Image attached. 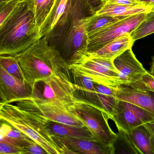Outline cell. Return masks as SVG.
I'll list each match as a JSON object with an SVG mask.
<instances>
[{
  "label": "cell",
  "mask_w": 154,
  "mask_h": 154,
  "mask_svg": "<svg viewBox=\"0 0 154 154\" xmlns=\"http://www.w3.org/2000/svg\"><path fill=\"white\" fill-rule=\"evenodd\" d=\"M40 38L31 0L20 2L0 25V55L16 56Z\"/></svg>",
  "instance_id": "obj_1"
},
{
  "label": "cell",
  "mask_w": 154,
  "mask_h": 154,
  "mask_svg": "<svg viewBox=\"0 0 154 154\" xmlns=\"http://www.w3.org/2000/svg\"><path fill=\"white\" fill-rule=\"evenodd\" d=\"M15 57L25 81L32 85L57 74L70 72L68 64L46 36Z\"/></svg>",
  "instance_id": "obj_2"
},
{
  "label": "cell",
  "mask_w": 154,
  "mask_h": 154,
  "mask_svg": "<svg viewBox=\"0 0 154 154\" xmlns=\"http://www.w3.org/2000/svg\"><path fill=\"white\" fill-rule=\"evenodd\" d=\"M0 119L23 132L49 154H61L50 134L47 119L24 110L12 103H0Z\"/></svg>",
  "instance_id": "obj_3"
},
{
  "label": "cell",
  "mask_w": 154,
  "mask_h": 154,
  "mask_svg": "<svg viewBox=\"0 0 154 154\" xmlns=\"http://www.w3.org/2000/svg\"><path fill=\"white\" fill-rule=\"evenodd\" d=\"M69 69L71 73L88 76L96 82L112 88L123 85L113 60L94 56L87 51L76 54Z\"/></svg>",
  "instance_id": "obj_4"
},
{
  "label": "cell",
  "mask_w": 154,
  "mask_h": 154,
  "mask_svg": "<svg viewBox=\"0 0 154 154\" xmlns=\"http://www.w3.org/2000/svg\"><path fill=\"white\" fill-rule=\"evenodd\" d=\"M71 75L75 89V97L103 110L111 119L119 100L115 88L96 82L85 75Z\"/></svg>",
  "instance_id": "obj_5"
},
{
  "label": "cell",
  "mask_w": 154,
  "mask_h": 154,
  "mask_svg": "<svg viewBox=\"0 0 154 154\" xmlns=\"http://www.w3.org/2000/svg\"><path fill=\"white\" fill-rule=\"evenodd\" d=\"M68 110L85 123L95 140L106 145H113L117 135L110 127L108 122L109 118L105 112L78 99L68 106Z\"/></svg>",
  "instance_id": "obj_6"
},
{
  "label": "cell",
  "mask_w": 154,
  "mask_h": 154,
  "mask_svg": "<svg viewBox=\"0 0 154 154\" xmlns=\"http://www.w3.org/2000/svg\"><path fill=\"white\" fill-rule=\"evenodd\" d=\"M32 89L31 97L55 103L67 109L76 100L71 72L57 74L36 82L32 85Z\"/></svg>",
  "instance_id": "obj_7"
},
{
  "label": "cell",
  "mask_w": 154,
  "mask_h": 154,
  "mask_svg": "<svg viewBox=\"0 0 154 154\" xmlns=\"http://www.w3.org/2000/svg\"><path fill=\"white\" fill-rule=\"evenodd\" d=\"M12 103L22 109L52 121L76 127L86 126L65 107L55 103L31 97L17 100Z\"/></svg>",
  "instance_id": "obj_8"
},
{
  "label": "cell",
  "mask_w": 154,
  "mask_h": 154,
  "mask_svg": "<svg viewBox=\"0 0 154 154\" xmlns=\"http://www.w3.org/2000/svg\"><path fill=\"white\" fill-rule=\"evenodd\" d=\"M147 13L126 17L88 35L87 51L94 53L115 39L130 34L145 19Z\"/></svg>",
  "instance_id": "obj_9"
},
{
  "label": "cell",
  "mask_w": 154,
  "mask_h": 154,
  "mask_svg": "<svg viewBox=\"0 0 154 154\" xmlns=\"http://www.w3.org/2000/svg\"><path fill=\"white\" fill-rule=\"evenodd\" d=\"M89 18L78 20L57 42L53 45L68 64L72 63L79 52L87 51L88 35L86 25Z\"/></svg>",
  "instance_id": "obj_10"
},
{
  "label": "cell",
  "mask_w": 154,
  "mask_h": 154,
  "mask_svg": "<svg viewBox=\"0 0 154 154\" xmlns=\"http://www.w3.org/2000/svg\"><path fill=\"white\" fill-rule=\"evenodd\" d=\"M94 14L87 0H68L64 13L53 30L46 36L48 42L56 43L78 20Z\"/></svg>",
  "instance_id": "obj_11"
},
{
  "label": "cell",
  "mask_w": 154,
  "mask_h": 154,
  "mask_svg": "<svg viewBox=\"0 0 154 154\" xmlns=\"http://www.w3.org/2000/svg\"><path fill=\"white\" fill-rule=\"evenodd\" d=\"M111 120L118 130L128 133L133 129L154 120V116L142 108L119 100Z\"/></svg>",
  "instance_id": "obj_12"
},
{
  "label": "cell",
  "mask_w": 154,
  "mask_h": 154,
  "mask_svg": "<svg viewBox=\"0 0 154 154\" xmlns=\"http://www.w3.org/2000/svg\"><path fill=\"white\" fill-rule=\"evenodd\" d=\"M32 85L9 74L0 65V103H12L31 97Z\"/></svg>",
  "instance_id": "obj_13"
},
{
  "label": "cell",
  "mask_w": 154,
  "mask_h": 154,
  "mask_svg": "<svg viewBox=\"0 0 154 154\" xmlns=\"http://www.w3.org/2000/svg\"><path fill=\"white\" fill-rule=\"evenodd\" d=\"M113 63L123 85L140 81L148 72L137 60L131 48L113 59Z\"/></svg>",
  "instance_id": "obj_14"
},
{
  "label": "cell",
  "mask_w": 154,
  "mask_h": 154,
  "mask_svg": "<svg viewBox=\"0 0 154 154\" xmlns=\"http://www.w3.org/2000/svg\"><path fill=\"white\" fill-rule=\"evenodd\" d=\"M52 137L55 142L63 144L76 154H115L113 145H106L94 140L55 136Z\"/></svg>",
  "instance_id": "obj_15"
},
{
  "label": "cell",
  "mask_w": 154,
  "mask_h": 154,
  "mask_svg": "<svg viewBox=\"0 0 154 154\" xmlns=\"http://www.w3.org/2000/svg\"><path fill=\"white\" fill-rule=\"evenodd\" d=\"M116 96L119 100L133 103L154 116V92L139 90L123 85L115 88Z\"/></svg>",
  "instance_id": "obj_16"
},
{
  "label": "cell",
  "mask_w": 154,
  "mask_h": 154,
  "mask_svg": "<svg viewBox=\"0 0 154 154\" xmlns=\"http://www.w3.org/2000/svg\"><path fill=\"white\" fill-rule=\"evenodd\" d=\"M47 126L52 136L95 140L86 126L80 127L66 125L48 120Z\"/></svg>",
  "instance_id": "obj_17"
},
{
  "label": "cell",
  "mask_w": 154,
  "mask_h": 154,
  "mask_svg": "<svg viewBox=\"0 0 154 154\" xmlns=\"http://www.w3.org/2000/svg\"><path fill=\"white\" fill-rule=\"evenodd\" d=\"M134 43L130 34H126L110 42L96 52L90 53L94 56L113 60L127 49L132 48Z\"/></svg>",
  "instance_id": "obj_18"
},
{
  "label": "cell",
  "mask_w": 154,
  "mask_h": 154,
  "mask_svg": "<svg viewBox=\"0 0 154 154\" xmlns=\"http://www.w3.org/2000/svg\"><path fill=\"white\" fill-rule=\"evenodd\" d=\"M150 11V7L145 5L124 6L103 4L95 14H105L115 17H129L148 13Z\"/></svg>",
  "instance_id": "obj_19"
},
{
  "label": "cell",
  "mask_w": 154,
  "mask_h": 154,
  "mask_svg": "<svg viewBox=\"0 0 154 154\" xmlns=\"http://www.w3.org/2000/svg\"><path fill=\"white\" fill-rule=\"evenodd\" d=\"M56 2L57 0H31L39 35L45 26Z\"/></svg>",
  "instance_id": "obj_20"
},
{
  "label": "cell",
  "mask_w": 154,
  "mask_h": 154,
  "mask_svg": "<svg viewBox=\"0 0 154 154\" xmlns=\"http://www.w3.org/2000/svg\"><path fill=\"white\" fill-rule=\"evenodd\" d=\"M141 154H154L150 141V135L144 125L139 126L127 133Z\"/></svg>",
  "instance_id": "obj_21"
},
{
  "label": "cell",
  "mask_w": 154,
  "mask_h": 154,
  "mask_svg": "<svg viewBox=\"0 0 154 154\" xmlns=\"http://www.w3.org/2000/svg\"><path fill=\"white\" fill-rule=\"evenodd\" d=\"M128 17H115L105 14H94L89 18L86 25L87 35L100 30Z\"/></svg>",
  "instance_id": "obj_22"
},
{
  "label": "cell",
  "mask_w": 154,
  "mask_h": 154,
  "mask_svg": "<svg viewBox=\"0 0 154 154\" xmlns=\"http://www.w3.org/2000/svg\"><path fill=\"white\" fill-rule=\"evenodd\" d=\"M154 33V11L147 13L145 19L130 34L133 42Z\"/></svg>",
  "instance_id": "obj_23"
},
{
  "label": "cell",
  "mask_w": 154,
  "mask_h": 154,
  "mask_svg": "<svg viewBox=\"0 0 154 154\" xmlns=\"http://www.w3.org/2000/svg\"><path fill=\"white\" fill-rule=\"evenodd\" d=\"M0 65L11 75L19 79L25 80L21 68L15 57L0 55Z\"/></svg>",
  "instance_id": "obj_24"
},
{
  "label": "cell",
  "mask_w": 154,
  "mask_h": 154,
  "mask_svg": "<svg viewBox=\"0 0 154 154\" xmlns=\"http://www.w3.org/2000/svg\"><path fill=\"white\" fill-rule=\"evenodd\" d=\"M0 133V135L7 136L12 138L17 139L28 142L34 141L23 132L3 121H1Z\"/></svg>",
  "instance_id": "obj_25"
},
{
  "label": "cell",
  "mask_w": 154,
  "mask_h": 154,
  "mask_svg": "<svg viewBox=\"0 0 154 154\" xmlns=\"http://www.w3.org/2000/svg\"><path fill=\"white\" fill-rule=\"evenodd\" d=\"M128 86L139 90L150 91L154 92V76L148 72L142 76L140 81Z\"/></svg>",
  "instance_id": "obj_26"
},
{
  "label": "cell",
  "mask_w": 154,
  "mask_h": 154,
  "mask_svg": "<svg viewBox=\"0 0 154 154\" xmlns=\"http://www.w3.org/2000/svg\"><path fill=\"white\" fill-rule=\"evenodd\" d=\"M68 1V0H61L56 10L55 11L53 15L51 21H50V24H49L47 31L46 35V36L51 31L53 30L54 28L56 26L57 24L58 23L59 20L60 19L65 11Z\"/></svg>",
  "instance_id": "obj_27"
},
{
  "label": "cell",
  "mask_w": 154,
  "mask_h": 154,
  "mask_svg": "<svg viewBox=\"0 0 154 154\" xmlns=\"http://www.w3.org/2000/svg\"><path fill=\"white\" fill-rule=\"evenodd\" d=\"M20 2L14 1L0 4V25L12 14Z\"/></svg>",
  "instance_id": "obj_28"
},
{
  "label": "cell",
  "mask_w": 154,
  "mask_h": 154,
  "mask_svg": "<svg viewBox=\"0 0 154 154\" xmlns=\"http://www.w3.org/2000/svg\"><path fill=\"white\" fill-rule=\"evenodd\" d=\"M0 142H5L8 143L10 145H13L15 146L18 147L20 148L23 149L24 148L27 146L33 143V142H28V141H24V140H20L17 139L12 138L9 137L7 136H3V135H0Z\"/></svg>",
  "instance_id": "obj_29"
},
{
  "label": "cell",
  "mask_w": 154,
  "mask_h": 154,
  "mask_svg": "<svg viewBox=\"0 0 154 154\" xmlns=\"http://www.w3.org/2000/svg\"><path fill=\"white\" fill-rule=\"evenodd\" d=\"M1 154H23V149L5 142H0Z\"/></svg>",
  "instance_id": "obj_30"
},
{
  "label": "cell",
  "mask_w": 154,
  "mask_h": 154,
  "mask_svg": "<svg viewBox=\"0 0 154 154\" xmlns=\"http://www.w3.org/2000/svg\"><path fill=\"white\" fill-rule=\"evenodd\" d=\"M101 1L103 5L107 4V5H124V6L144 5V4L140 3L137 0H101Z\"/></svg>",
  "instance_id": "obj_31"
},
{
  "label": "cell",
  "mask_w": 154,
  "mask_h": 154,
  "mask_svg": "<svg viewBox=\"0 0 154 154\" xmlns=\"http://www.w3.org/2000/svg\"><path fill=\"white\" fill-rule=\"evenodd\" d=\"M48 154L41 146L36 142H34L27 146L23 149V154Z\"/></svg>",
  "instance_id": "obj_32"
},
{
  "label": "cell",
  "mask_w": 154,
  "mask_h": 154,
  "mask_svg": "<svg viewBox=\"0 0 154 154\" xmlns=\"http://www.w3.org/2000/svg\"><path fill=\"white\" fill-rule=\"evenodd\" d=\"M150 135V141L152 150L154 153V120L144 124Z\"/></svg>",
  "instance_id": "obj_33"
},
{
  "label": "cell",
  "mask_w": 154,
  "mask_h": 154,
  "mask_svg": "<svg viewBox=\"0 0 154 154\" xmlns=\"http://www.w3.org/2000/svg\"><path fill=\"white\" fill-rule=\"evenodd\" d=\"M60 1H61V0H57L56 3L55 5V7L54 8V10H53V12H52V14H51V16H50V17H49V19H48V21L45 26L44 28L43 31L40 33V37H43L45 36L46 35L47 31L48 28V26H49V24H50V21H51V19H52V17H53V15H54L56 10L57 8L58 5H59Z\"/></svg>",
  "instance_id": "obj_34"
},
{
  "label": "cell",
  "mask_w": 154,
  "mask_h": 154,
  "mask_svg": "<svg viewBox=\"0 0 154 154\" xmlns=\"http://www.w3.org/2000/svg\"><path fill=\"white\" fill-rule=\"evenodd\" d=\"M87 1L91 8L94 13L99 10L103 5L101 0H87Z\"/></svg>",
  "instance_id": "obj_35"
},
{
  "label": "cell",
  "mask_w": 154,
  "mask_h": 154,
  "mask_svg": "<svg viewBox=\"0 0 154 154\" xmlns=\"http://www.w3.org/2000/svg\"><path fill=\"white\" fill-rule=\"evenodd\" d=\"M145 6L152 7L154 6V0H137Z\"/></svg>",
  "instance_id": "obj_36"
},
{
  "label": "cell",
  "mask_w": 154,
  "mask_h": 154,
  "mask_svg": "<svg viewBox=\"0 0 154 154\" xmlns=\"http://www.w3.org/2000/svg\"><path fill=\"white\" fill-rule=\"evenodd\" d=\"M149 73L154 76V56L152 57V64L150 67Z\"/></svg>",
  "instance_id": "obj_37"
},
{
  "label": "cell",
  "mask_w": 154,
  "mask_h": 154,
  "mask_svg": "<svg viewBox=\"0 0 154 154\" xmlns=\"http://www.w3.org/2000/svg\"><path fill=\"white\" fill-rule=\"evenodd\" d=\"M14 1L21 2L23 1L24 0H0V4L6 3V2H9Z\"/></svg>",
  "instance_id": "obj_38"
},
{
  "label": "cell",
  "mask_w": 154,
  "mask_h": 154,
  "mask_svg": "<svg viewBox=\"0 0 154 154\" xmlns=\"http://www.w3.org/2000/svg\"><path fill=\"white\" fill-rule=\"evenodd\" d=\"M150 11H154V6L150 7Z\"/></svg>",
  "instance_id": "obj_39"
}]
</instances>
